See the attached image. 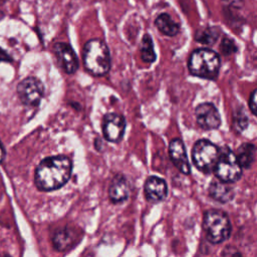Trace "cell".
I'll return each mask as SVG.
<instances>
[{
    "instance_id": "cell-1",
    "label": "cell",
    "mask_w": 257,
    "mask_h": 257,
    "mask_svg": "<svg viewBox=\"0 0 257 257\" xmlns=\"http://www.w3.org/2000/svg\"><path fill=\"white\" fill-rule=\"evenodd\" d=\"M72 163L63 155L43 159L36 167L34 183L38 190L49 192L64 186L70 179Z\"/></svg>"
},
{
    "instance_id": "cell-2",
    "label": "cell",
    "mask_w": 257,
    "mask_h": 257,
    "mask_svg": "<svg viewBox=\"0 0 257 257\" xmlns=\"http://www.w3.org/2000/svg\"><path fill=\"white\" fill-rule=\"evenodd\" d=\"M84 68L94 76L106 74L111 65L110 53L107 45L98 38L88 40L82 50Z\"/></svg>"
},
{
    "instance_id": "cell-3",
    "label": "cell",
    "mask_w": 257,
    "mask_h": 257,
    "mask_svg": "<svg viewBox=\"0 0 257 257\" xmlns=\"http://www.w3.org/2000/svg\"><path fill=\"white\" fill-rule=\"evenodd\" d=\"M221 60L217 52L209 48L195 49L188 61V68L192 75L214 80L217 78L220 70Z\"/></svg>"
},
{
    "instance_id": "cell-4",
    "label": "cell",
    "mask_w": 257,
    "mask_h": 257,
    "mask_svg": "<svg viewBox=\"0 0 257 257\" xmlns=\"http://www.w3.org/2000/svg\"><path fill=\"white\" fill-rule=\"evenodd\" d=\"M203 226L208 240L214 244L227 240L231 234L230 220L220 210L207 211L204 215Z\"/></svg>"
},
{
    "instance_id": "cell-5",
    "label": "cell",
    "mask_w": 257,
    "mask_h": 257,
    "mask_svg": "<svg viewBox=\"0 0 257 257\" xmlns=\"http://www.w3.org/2000/svg\"><path fill=\"white\" fill-rule=\"evenodd\" d=\"M213 171L219 181L227 184L237 182L242 176V168L235 154L228 147L219 149V156Z\"/></svg>"
},
{
    "instance_id": "cell-6",
    "label": "cell",
    "mask_w": 257,
    "mask_h": 257,
    "mask_svg": "<svg viewBox=\"0 0 257 257\" xmlns=\"http://www.w3.org/2000/svg\"><path fill=\"white\" fill-rule=\"evenodd\" d=\"M219 156V148L212 142L202 139L195 143L192 149V159L196 168L205 173H211L214 170Z\"/></svg>"
},
{
    "instance_id": "cell-7",
    "label": "cell",
    "mask_w": 257,
    "mask_h": 257,
    "mask_svg": "<svg viewBox=\"0 0 257 257\" xmlns=\"http://www.w3.org/2000/svg\"><path fill=\"white\" fill-rule=\"evenodd\" d=\"M20 101L26 106H36L44 94L42 82L34 76H28L22 79L16 88Z\"/></svg>"
},
{
    "instance_id": "cell-8",
    "label": "cell",
    "mask_w": 257,
    "mask_h": 257,
    "mask_svg": "<svg viewBox=\"0 0 257 257\" xmlns=\"http://www.w3.org/2000/svg\"><path fill=\"white\" fill-rule=\"evenodd\" d=\"M101 130L106 141L110 143H118L124 134L125 119L122 115L115 112L106 113L102 118Z\"/></svg>"
},
{
    "instance_id": "cell-9",
    "label": "cell",
    "mask_w": 257,
    "mask_h": 257,
    "mask_svg": "<svg viewBox=\"0 0 257 257\" xmlns=\"http://www.w3.org/2000/svg\"><path fill=\"white\" fill-rule=\"evenodd\" d=\"M53 52L58 64L67 74L74 73L79 66L77 56L72 47L65 42H57L53 45Z\"/></svg>"
},
{
    "instance_id": "cell-10",
    "label": "cell",
    "mask_w": 257,
    "mask_h": 257,
    "mask_svg": "<svg viewBox=\"0 0 257 257\" xmlns=\"http://www.w3.org/2000/svg\"><path fill=\"white\" fill-rule=\"evenodd\" d=\"M197 123L203 130H215L221 124V117L216 106L211 102H203L195 108Z\"/></svg>"
},
{
    "instance_id": "cell-11",
    "label": "cell",
    "mask_w": 257,
    "mask_h": 257,
    "mask_svg": "<svg viewBox=\"0 0 257 257\" xmlns=\"http://www.w3.org/2000/svg\"><path fill=\"white\" fill-rule=\"evenodd\" d=\"M169 155L173 164L179 171L185 175L191 172L190 163L186 154V149L180 139H173L169 144Z\"/></svg>"
},
{
    "instance_id": "cell-12",
    "label": "cell",
    "mask_w": 257,
    "mask_h": 257,
    "mask_svg": "<svg viewBox=\"0 0 257 257\" xmlns=\"http://www.w3.org/2000/svg\"><path fill=\"white\" fill-rule=\"evenodd\" d=\"M144 190L146 198L153 203L163 201L168 195L167 183L164 179L156 176H151L147 179Z\"/></svg>"
},
{
    "instance_id": "cell-13",
    "label": "cell",
    "mask_w": 257,
    "mask_h": 257,
    "mask_svg": "<svg viewBox=\"0 0 257 257\" xmlns=\"http://www.w3.org/2000/svg\"><path fill=\"white\" fill-rule=\"evenodd\" d=\"M130 195V186L126 179L121 175H116L108 189V196L111 202L120 203L125 201Z\"/></svg>"
},
{
    "instance_id": "cell-14",
    "label": "cell",
    "mask_w": 257,
    "mask_h": 257,
    "mask_svg": "<svg viewBox=\"0 0 257 257\" xmlns=\"http://www.w3.org/2000/svg\"><path fill=\"white\" fill-rule=\"evenodd\" d=\"M209 195L216 201L221 203L229 202L234 197V190L229 184L221 182L219 180H214L211 182L209 189Z\"/></svg>"
},
{
    "instance_id": "cell-15",
    "label": "cell",
    "mask_w": 257,
    "mask_h": 257,
    "mask_svg": "<svg viewBox=\"0 0 257 257\" xmlns=\"http://www.w3.org/2000/svg\"><path fill=\"white\" fill-rule=\"evenodd\" d=\"M155 25L159 31L167 36H175L180 32V24L174 21L168 13L160 14L155 20Z\"/></svg>"
},
{
    "instance_id": "cell-16",
    "label": "cell",
    "mask_w": 257,
    "mask_h": 257,
    "mask_svg": "<svg viewBox=\"0 0 257 257\" xmlns=\"http://www.w3.org/2000/svg\"><path fill=\"white\" fill-rule=\"evenodd\" d=\"M73 241H75V234L68 228L56 231L52 238V244L58 251H64L70 248Z\"/></svg>"
},
{
    "instance_id": "cell-17",
    "label": "cell",
    "mask_w": 257,
    "mask_h": 257,
    "mask_svg": "<svg viewBox=\"0 0 257 257\" xmlns=\"http://www.w3.org/2000/svg\"><path fill=\"white\" fill-rule=\"evenodd\" d=\"M235 156L241 168L248 169L255 159V146L250 143H244L238 148Z\"/></svg>"
},
{
    "instance_id": "cell-18",
    "label": "cell",
    "mask_w": 257,
    "mask_h": 257,
    "mask_svg": "<svg viewBox=\"0 0 257 257\" xmlns=\"http://www.w3.org/2000/svg\"><path fill=\"white\" fill-rule=\"evenodd\" d=\"M140 51H141V57L145 62L152 63L157 58V55H156V52L154 49L153 40L148 33L145 34L142 38Z\"/></svg>"
},
{
    "instance_id": "cell-19",
    "label": "cell",
    "mask_w": 257,
    "mask_h": 257,
    "mask_svg": "<svg viewBox=\"0 0 257 257\" xmlns=\"http://www.w3.org/2000/svg\"><path fill=\"white\" fill-rule=\"evenodd\" d=\"M195 39L204 44H214L218 39V29L216 27H205L199 29L195 34Z\"/></svg>"
},
{
    "instance_id": "cell-20",
    "label": "cell",
    "mask_w": 257,
    "mask_h": 257,
    "mask_svg": "<svg viewBox=\"0 0 257 257\" xmlns=\"http://www.w3.org/2000/svg\"><path fill=\"white\" fill-rule=\"evenodd\" d=\"M233 123H234V128L237 132H243L247 125H248V117L243 110V107H240L234 112L233 116Z\"/></svg>"
},
{
    "instance_id": "cell-21",
    "label": "cell",
    "mask_w": 257,
    "mask_h": 257,
    "mask_svg": "<svg viewBox=\"0 0 257 257\" xmlns=\"http://www.w3.org/2000/svg\"><path fill=\"white\" fill-rule=\"evenodd\" d=\"M221 51L223 52V54H225V55H229V54H232V53H234V52H236V50H237V46H236V44H235V42L231 39V38H229V37H227V36H225L223 39H222V42H221Z\"/></svg>"
},
{
    "instance_id": "cell-22",
    "label": "cell",
    "mask_w": 257,
    "mask_h": 257,
    "mask_svg": "<svg viewBox=\"0 0 257 257\" xmlns=\"http://www.w3.org/2000/svg\"><path fill=\"white\" fill-rule=\"evenodd\" d=\"M248 105H249V108L252 112L253 115H256L257 114V105H256V89H253L252 92L250 93V96H249V100H248Z\"/></svg>"
},
{
    "instance_id": "cell-23",
    "label": "cell",
    "mask_w": 257,
    "mask_h": 257,
    "mask_svg": "<svg viewBox=\"0 0 257 257\" xmlns=\"http://www.w3.org/2000/svg\"><path fill=\"white\" fill-rule=\"evenodd\" d=\"M223 257H242L240 252L231 246H228L224 251H223Z\"/></svg>"
},
{
    "instance_id": "cell-24",
    "label": "cell",
    "mask_w": 257,
    "mask_h": 257,
    "mask_svg": "<svg viewBox=\"0 0 257 257\" xmlns=\"http://www.w3.org/2000/svg\"><path fill=\"white\" fill-rule=\"evenodd\" d=\"M12 58L11 56L0 47V62H11Z\"/></svg>"
},
{
    "instance_id": "cell-25",
    "label": "cell",
    "mask_w": 257,
    "mask_h": 257,
    "mask_svg": "<svg viewBox=\"0 0 257 257\" xmlns=\"http://www.w3.org/2000/svg\"><path fill=\"white\" fill-rule=\"evenodd\" d=\"M5 159V150H4V147L0 141V164L4 161Z\"/></svg>"
}]
</instances>
